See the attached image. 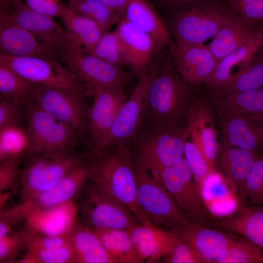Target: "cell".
Here are the masks:
<instances>
[{"mask_svg": "<svg viewBox=\"0 0 263 263\" xmlns=\"http://www.w3.org/2000/svg\"><path fill=\"white\" fill-rule=\"evenodd\" d=\"M193 87L171 66L156 72L146 96L142 130L187 125L189 111L196 99Z\"/></svg>", "mask_w": 263, "mask_h": 263, "instance_id": "6da1fadb", "label": "cell"}, {"mask_svg": "<svg viewBox=\"0 0 263 263\" xmlns=\"http://www.w3.org/2000/svg\"><path fill=\"white\" fill-rule=\"evenodd\" d=\"M87 160L89 180L125 205L141 224L148 220L137 203L134 158L129 146L91 152Z\"/></svg>", "mask_w": 263, "mask_h": 263, "instance_id": "7a4b0ae2", "label": "cell"}, {"mask_svg": "<svg viewBox=\"0 0 263 263\" xmlns=\"http://www.w3.org/2000/svg\"><path fill=\"white\" fill-rule=\"evenodd\" d=\"M234 15L225 1L202 0L172 12L169 30L177 43H204Z\"/></svg>", "mask_w": 263, "mask_h": 263, "instance_id": "3957f363", "label": "cell"}, {"mask_svg": "<svg viewBox=\"0 0 263 263\" xmlns=\"http://www.w3.org/2000/svg\"><path fill=\"white\" fill-rule=\"evenodd\" d=\"M189 132L187 124L152 130H142L133 141L134 160L155 178L163 169L184 156Z\"/></svg>", "mask_w": 263, "mask_h": 263, "instance_id": "277c9868", "label": "cell"}, {"mask_svg": "<svg viewBox=\"0 0 263 263\" xmlns=\"http://www.w3.org/2000/svg\"><path fill=\"white\" fill-rule=\"evenodd\" d=\"M86 157V155L74 151L25 156L21 166L18 202L51 188Z\"/></svg>", "mask_w": 263, "mask_h": 263, "instance_id": "5b68a950", "label": "cell"}, {"mask_svg": "<svg viewBox=\"0 0 263 263\" xmlns=\"http://www.w3.org/2000/svg\"><path fill=\"white\" fill-rule=\"evenodd\" d=\"M136 200L152 225L174 231L190 222L168 190L134 159Z\"/></svg>", "mask_w": 263, "mask_h": 263, "instance_id": "8992f818", "label": "cell"}, {"mask_svg": "<svg viewBox=\"0 0 263 263\" xmlns=\"http://www.w3.org/2000/svg\"><path fill=\"white\" fill-rule=\"evenodd\" d=\"M23 106L28 138L26 155L74 151L77 134L69 125L39 108L31 100Z\"/></svg>", "mask_w": 263, "mask_h": 263, "instance_id": "52a82bcc", "label": "cell"}, {"mask_svg": "<svg viewBox=\"0 0 263 263\" xmlns=\"http://www.w3.org/2000/svg\"><path fill=\"white\" fill-rule=\"evenodd\" d=\"M79 198V211L84 224L94 230L115 228L129 231L140 223L125 205L89 179Z\"/></svg>", "mask_w": 263, "mask_h": 263, "instance_id": "ba28073f", "label": "cell"}, {"mask_svg": "<svg viewBox=\"0 0 263 263\" xmlns=\"http://www.w3.org/2000/svg\"><path fill=\"white\" fill-rule=\"evenodd\" d=\"M155 178L168 190L190 222L206 225L214 223L184 156Z\"/></svg>", "mask_w": 263, "mask_h": 263, "instance_id": "9c48e42d", "label": "cell"}, {"mask_svg": "<svg viewBox=\"0 0 263 263\" xmlns=\"http://www.w3.org/2000/svg\"><path fill=\"white\" fill-rule=\"evenodd\" d=\"M87 92L35 85L31 100L39 108L69 125L76 133L88 131Z\"/></svg>", "mask_w": 263, "mask_h": 263, "instance_id": "30bf717a", "label": "cell"}, {"mask_svg": "<svg viewBox=\"0 0 263 263\" xmlns=\"http://www.w3.org/2000/svg\"><path fill=\"white\" fill-rule=\"evenodd\" d=\"M156 72L149 67L139 77L131 95L120 109L99 151L113 146H129L142 129L146 96Z\"/></svg>", "mask_w": 263, "mask_h": 263, "instance_id": "8fae6325", "label": "cell"}, {"mask_svg": "<svg viewBox=\"0 0 263 263\" xmlns=\"http://www.w3.org/2000/svg\"><path fill=\"white\" fill-rule=\"evenodd\" d=\"M62 59L87 94L100 88H124L131 75L121 66L108 63L90 53L69 50Z\"/></svg>", "mask_w": 263, "mask_h": 263, "instance_id": "7c38bea8", "label": "cell"}, {"mask_svg": "<svg viewBox=\"0 0 263 263\" xmlns=\"http://www.w3.org/2000/svg\"><path fill=\"white\" fill-rule=\"evenodd\" d=\"M0 21L14 23L30 32L55 58H63L69 49L65 30L53 17L34 10L23 0L18 2Z\"/></svg>", "mask_w": 263, "mask_h": 263, "instance_id": "4fadbf2b", "label": "cell"}, {"mask_svg": "<svg viewBox=\"0 0 263 263\" xmlns=\"http://www.w3.org/2000/svg\"><path fill=\"white\" fill-rule=\"evenodd\" d=\"M0 64L12 69L30 82L38 85L86 91L70 69L54 59L15 57L0 53Z\"/></svg>", "mask_w": 263, "mask_h": 263, "instance_id": "5bb4252c", "label": "cell"}, {"mask_svg": "<svg viewBox=\"0 0 263 263\" xmlns=\"http://www.w3.org/2000/svg\"><path fill=\"white\" fill-rule=\"evenodd\" d=\"M93 102L89 107L88 131L91 152L98 151L103 143L122 105L127 99L124 88H100L88 93Z\"/></svg>", "mask_w": 263, "mask_h": 263, "instance_id": "9a60e30c", "label": "cell"}, {"mask_svg": "<svg viewBox=\"0 0 263 263\" xmlns=\"http://www.w3.org/2000/svg\"><path fill=\"white\" fill-rule=\"evenodd\" d=\"M86 158L51 188L29 200L16 204L17 208L24 220L26 215L31 211L80 197L89 179V166Z\"/></svg>", "mask_w": 263, "mask_h": 263, "instance_id": "2e32d148", "label": "cell"}, {"mask_svg": "<svg viewBox=\"0 0 263 263\" xmlns=\"http://www.w3.org/2000/svg\"><path fill=\"white\" fill-rule=\"evenodd\" d=\"M221 140L231 146L262 154L263 120L249 114L218 111Z\"/></svg>", "mask_w": 263, "mask_h": 263, "instance_id": "e0dca14e", "label": "cell"}, {"mask_svg": "<svg viewBox=\"0 0 263 263\" xmlns=\"http://www.w3.org/2000/svg\"><path fill=\"white\" fill-rule=\"evenodd\" d=\"M169 46L176 70L191 85L204 84L214 72L218 61L207 44L173 41Z\"/></svg>", "mask_w": 263, "mask_h": 263, "instance_id": "ac0fdd59", "label": "cell"}, {"mask_svg": "<svg viewBox=\"0 0 263 263\" xmlns=\"http://www.w3.org/2000/svg\"><path fill=\"white\" fill-rule=\"evenodd\" d=\"M78 206L75 200L41 208L25 217V228L47 236H68L77 225Z\"/></svg>", "mask_w": 263, "mask_h": 263, "instance_id": "d6986e66", "label": "cell"}, {"mask_svg": "<svg viewBox=\"0 0 263 263\" xmlns=\"http://www.w3.org/2000/svg\"><path fill=\"white\" fill-rule=\"evenodd\" d=\"M212 108L207 101L196 99L189 111L187 124L189 137L214 171L219 142Z\"/></svg>", "mask_w": 263, "mask_h": 263, "instance_id": "ffe728a7", "label": "cell"}, {"mask_svg": "<svg viewBox=\"0 0 263 263\" xmlns=\"http://www.w3.org/2000/svg\"><path fill=\"white\" fill-rule=\"evenodd\" d=\"M173 232L182 242L196 250L210 263H215L237 237L236 235L192 222Z\"/></svg>", "mask_w": 263, "mask_h": 263, "instance_id": "44dd1931", "label": "cell"}, {"mask_svg": "<svg viewBox=\"0 0 263 263\" xmlns=\"http://www.w3.org/2000/svg\"><path fill=\"white\" fill-rule=\"evenodd\" d=\"M121 43L125 64L139 77L149 67L150 59L158 46L148 34L121 18L115 29Z\"/></svg>", "mask_w": 263, "mask_h": 263, "instance_id": "7402d4cb", "label": "cell"}, {"mask_svg": "<svg viewBox=\"0 0 263 263\" xmlns=\"http://www.w3.org/2000/svg\"><path fill=\"white\" fill-rule=\"evenodd\" d=\"M261 154L231 146L221 140L219 142L216 168L232 184L240 205H244L247 199L246 181L249 171Z\"/></svg>", "mask_w": 263, "mask_h": 263, "instance_id": "603a6c76", "label": "cell"}, {"mask_svg": "<svg viewBox=\"0 0 263 263\" xmlns=\"http://www.w3.org/2000/svg\"><path fill=\"white\" fill-rule=\"evenodd\" d=\"M129 231L138 253L146 263L163 260L178 240L172 231L155 226L148 220L135 225Z\"/></svg>", "mask_w": 263, "mask_h": 263, "instance_id": "cb8c5ba5", "label": "cell"}, {"mask_svg": "<svg viewBox=\"0 0 263 263\" xmlns=\"http://www.w3.org/2000/svg\"><path fill=\"white\" fill-rule=\"evenodd\" d=\"M122 18L150 35L158 47L173 42L169 30L149 0H128Z\"/></svg>", "mask_w": 263, "mask_h": 263, "instance_id": "d4e9b609", "label": "cell"}, {"mask_svg": "<svg viewBox=\"0 0 263 263\" xmlns=\"http://www.w3.org/2000/svg\"><path fill=\"white\" fill-rule=\"evenodd\" d=\"M0 54L15 57L56 58L28 31L5 21H0Z\"/></svg>", "mask_w": 263, "mask_h": 263, "instance_id": "484cf974", "label": "cell"}, {"mask_svg": "<svg viewBox=\"0 0 263 263\" xmlns=\"http://www.w3.org/2000/svg\"><path fill=\"white\" fill-rule=\"evenodd\" d=\"M215 225L263 248V206L240 205L238 211L217 222Z\"/></svg>", "mask_w": 263, "mask_h": 263, "instance_id": "4316f807", "label": "cell"}, {"mask_svg": "<svg viewBox=\"0 0 263 263\" xmlns=\"http://www.w3.org/2000/svg\"><path fill=\"white\" fill-rule=\"evenodd\" d=\"M59 18L65 26L69 50L90 53L106 33L95 21L75 12L68 5H65Z\"/></svg>", "mask_w": 263, "mask_h": 263, "instance_id": "83f0119b", "label": "cell"}, {"mask_svg": "<svg viewBox=\"0 0 263 263\" xmlns=\"http://www.w3.org/2000/svg\"><path fill=\"white\" fill-rule=\"evenodd\" d=\"M263 29L253 27L235 15L219 30L207 44L219 61L255 37Z\"/></svg>", "mask_w": 263, "mask_h": 263, "instance_id": "f1b7e54d", "label": "cell"}, {"mask_svg": "<svg viewBox=\"0 0 263 263\" xmlns=\"http://www.w3.org/2000/svg\"><path fill=\"white\" fill-rule=\"evenodd\" d=\"M263 44V29L251 40L220 60L214 72L204 84L209 90L223 85L231 77L232 70L238 67L239 71L247 64Z\"/></svg>", "mask_w": 263, "mask_h": 263, "instance_id": "f546056e", "label": "cell"}, {"mask_svg": "<svg viewBox=\"0 0 263 263\" xmlns=\"http://www.w3.org/2000/svg\"><path fill=\"white\" fill-rule=\"evenodd\" d=\"M76 263H117L106 250L95 231L77 224L68 235Z\"/></svg>", "mask_w": 263, "mask_h": 263, "instance_id": "4dcf8cb0", "label": "cell"}, {"mask_svg": "<svg viewBox=\"0 0 263 263\" xmlns=\"http://www.w3.org/2000/svg\"><path fill=\"white\" fill-rule=\"evenodd\" d=\"M218 111L249 114L263 120V88L224 95H212Z\"/></svg>", "mask_w": 263, "mask_h": 263, "instance_id": "1f68e13d", "label": "cell"}, {"mask_svg": "<svg viewBox=\"0 0 263 263\" xmlns=\"http://www.w3.org/2000/svg\"><path fill=\"white\" fill-rule=\"evenodd\" d=\"M263 86V57L256 54L226 82L209 91L212 95H224L254 90Z\"/></svg>", "mask_w": 263, "mask_h": 263, "instance_id": "d6a6232c", "label": "cell"}, {"mask_svg": "<svg viewBox=\"0 0 263 263\" xmlns=\"http://www.w3.org/2000/svg\"><path fill=\"white\" fill-rule=\"evenodd\" d=\"M108 252L117 263H142L128 230L107 228L94 230Z\"/></svg>", "mask_w": 263, "mask_h": 263, "instance_id": "836d02e7", "label": "cell"}, {"mask_svg": "<svg viewBox=\"0 0 263 263\" xmlns=\"http://www.w3.org/2000/svg\"><path fill=\"white\" fill-rule=\"evenodd\" d=\"M35 86L10 68L0 64V98L11 99L23 105L31 100Z\"/></svg>", "mask_w": 263, "mask_h": 263, "instance_id": "e575fe53", "label": "cell"}, {"mask_svg": "<svg viewBox=\"0 0 263 263\" xmlns=\"http://www.w3.org/2000/svg\"><path fill=\"white\" fill-rule=\"evenodd\" d=\"M28 138L26 129L20 125L0 128V162L22 159L26 154Z\"/></svg>", "mask_w": 263, "mask_h": 263, "instance_id": "d590c367", "label": "cell"}, {"mask_svg": "<svg viewBox=\"0 0 263 263\" xmlns=\"http://www.w3.org/2000/svg\"><path fill=\"white\" fill-rule=\"evenodd\" d=\"M68 6L75 12L95 21L106 33L120 19L115 11L101 0H79Z\"/></svg>", "mask_w": 263, "mask_h": 263, "instance_id": "8d00e7d4", "label": "cell"}, {"mask_svg": "<svg viewBox=\"0 0 263 263\" xmlns=\"http://www.w3.org/2000/svg\"><path fill=\"white\" fill-rule=\"evenodd\" d=\"M215 263H263V248L237 235L235 240Z\"/></svg>", "mask_w": 263, "mask_h": 263, "instance_id": "74e56055", "label": "cell"}, {"mask_svg": "<svg viewBox=\"0 0 263 263\" xmlns=\"http://www.w3.org/2000/svg\"><path fill=\"white\" fill-rule=\"evenodd\" d=\"M20 263H76V257L71 245L46 250H26Z\"/></svg>", "mask_w": 263, "mask_h": 263, "instance_id": "f35d334b", "label": "cell"}, {"mask_svg": "<svg viewBox=\"0 0 263 263\" xmlns=\"http://www.w3.org/2000/svg\"><path fill=\"white\" fill-rule=\"evenodd\" d=\"M90 53L115 66L122 67L126 64L115 30L104 33Z\"/></svg>", "mask_w": 263, "mask_h": 263, "instance_id": "ab89813d", "label": "cell"}, {"mask_svg": "<svg viewBox=\"0 0 263 263\" xmlns=\"http://www.w3.org/2000/svg\"><path fill=\"white\" fill-rule=\"evenodd\" d=\"M184 156L194 181L201 190L208 176L215 171L211 169L200 150L191 140L186 143Z\"/></svg>", "mask_w": 263, "mask_h": 263, "instance_id": "60d3db41", "label": "cell"}, {"mask_svg": "<svg viewBox=\"0 0 263 263\" xmlns=\"http://www.w3.org/2000/svg\"><path fill=\"white\" fill-rule=\"evenodd\" d=\"M245 192L247 199L251 204H263V154L257 157L249 171L246 181Z\"/></svg>", "mask_w": 263, "mask_h": 263, "instance_id": "b9f144b4", "label": "cell"}, {"mask_svg": "<svg viewBox=\"0 0 263 263\" xmlns=\"http://www.w3.org/2000/svg\"><path fill=\"white\" fill-rule=\"evenodd\" d=\"M22 159L0 162V192H18Z\"/></svg>", "mask_w": 263, "mask_h": 263, "instance_id": "7bdbcfd3", "label": "cell"}, {"mask_svg": "<svg viewBox=\"0 0 263 263\" xmlns=\"http://www.w3.org/2000/svg\"><path fill=\"white\" fill-rule=\"evenodd\" d=\"M163 260L167 263H210L198 252L180 240Z\"/></svg>", "mask_w": 263, "mask_h": 263, "instance_id": "ee69618b", "label": "cell"}, {"mask_svg": "<svg viewBox=\"0 0 263 263\" xmlns=\"http://www.w3.org/2000/svg\"><path fill=\"white\" fill-rule=\"evenodd\" d=\"M23 118H25L23 105L11 99L0 98V128L20 125Z\"/></svg>", "mask_w": 263, "mask_h": 263, "instance_id": "f6af8a7d", "label": "cell"}, {"mask_svg": "<svg viewBox=\"0 0 263 263\" xmlns=\"http://www.w3.org/2000/svg\"><path fill=\"white\" fill-rule=\"evenodd\" d=\"M232 11L249 25L263 27V0H256Z\"/></svg>", "mask_w": 263, "mask_h": 263, "instance_id": "bcb514c9", "label": "cell"}, {"mask_svg": "<svg viewBox=\"0 0 263 263\" xmlns=\"http://www.w3.org/2000/svg\"><path fill=\"white\" fill-rule=\"evenodd\" d=\"M25 246L19 233L12 232L0 237V263H10L14 261L18 252Z\"/></svg>", "mask_w": 263, "mask_h": 263, "instance_id": "7dc6e473", "label": "cell"}, {"mask_svg": "<svg viewBox=\"0 0 263 263\" xmlns=\"http://www.w3.org/2000/svg\"><path fill=\"white\" fill-rule=\"evenodd\" d=\"M26 5L34 10L54 17H60L65 4L51 0H23Z\"/></svg>", "mask_w": 263, "mask_h": 263, "instance_id": "c3c4849f", "label": "cell"}, {"mask_svg": "<svg viewBox=\"0 0 263 263\" xmlns=\"http://www.w3.org/2000/svg\"><path fill=\"white\" fill-rule=\"evenodd\" d=\"M172 12L202 0H156Z\"/></svg>", "mask_w": 263, "mask_h": 263, "instance_id": "681fc988", "label": "cell"}, {"mask_svg": "<svg viewBox=\"0 0 263 263\" xmlns=\"http://www.w3.org/2000/svg\"><path fill=\"white\" fill-rule=\"evenodd\" d=\"M112 8L118 14L120 18L123 15L128 0H101Z\"/></svg>", "mask_w": 263, "mask_h": 263, "instance_id": "f907efd6", "label": "cell"}, {"mask_svg": "<svg viewBox=\"0 0 263 263\" xmlns=\"http://www.w3.org/2000/svg\"><path fill=\"white\" fill-rule=\"evenodd\" d=\"M20 0H0V19L5 17Z\"/></svg>", "mask_w": 263, "mask_h": 263, "instance_id": "816d5d0a", "label": "cell"}, {"mask_svg": "<svg viewBox=\"0 0 263 263\" xmlns=\"http://www.w3.org/2000/svg\"><path fill=\"white\" fill-rule=\"evenodd\" d=\"M255 0H225V1L233 10Z\"/></svg>", "mask_w": 263, "mask_h": 263, "instance_id": "f5cc1de1", "label": "cell"}, {"mask_svg": "<svg viewBox=\"0 0 263 263\" xmlns=\"http://www.w3.org/2000/svg\"><path fill=\"white\" fill-rule=\"evenodd\" d=\"M256 54L263 57V44Z\"/></svg>", "mask_w": 263, "mask_h": 263, "instance_id": "db71d44e", "label": "cell"}, {"mask_svg": "<svg viewBox=\"0 0 263 263\" xmlns=\"http://www.w3.org/2000/svg\"><path fill=\"white\" fill-rule=\"evenodd\" d=\"M79 0H69V4L68 5H71L73 4L74 3L76 2L77 1H79Z\"/></svg>", "mask_w": 263, "mask_h": 263, "instance_id": "11a10c76", "label": "cell"}]
</instances>
